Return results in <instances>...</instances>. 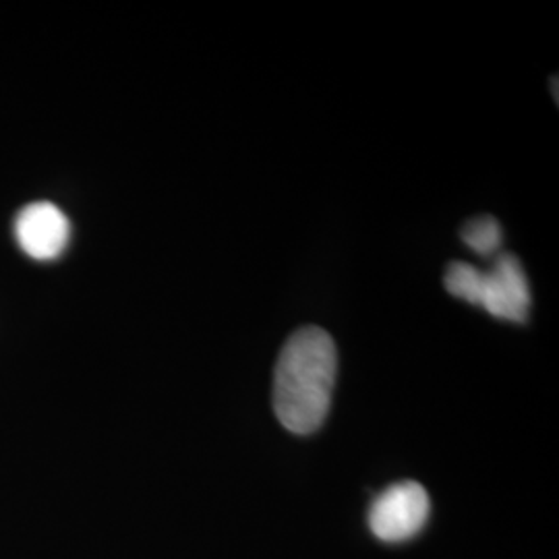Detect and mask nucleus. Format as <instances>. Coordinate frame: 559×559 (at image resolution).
I'll return each mask as SVG.
<instances>
[{
	"label": "nucleus",
	"instance_id": "1",
	"mask_svg": "<svg viewBox=\"0 0 559 559\" xmlns=\"http://www.w3.org/2000/svg\"><path fill=\"white\" fill-rule=\"evenodd\" d=\"M338 353L332 336L307 325L280 350L274 376V411L284 429L297 436L318 431L332 406Z\"/></svg>",
	"mask_w": 559,
	"mask_h": 559
},
{
	"label": "nucleus",
	"instance_id": "2",
	"mask_svg": "<svg viewBox=\"0 0 559 559\" xmlns=\"http://www.w3.org/2000/svg\"><path fill=\"white\" fill-rule=\"evenodd\" d=\"M443 282L452 297L477 305L498 320L514 323L528 320L533 307L531 284L519 258L510 253L498 255L487 272L471 263L454 261L448 265Z\"/></svg>",
	"mask_w": 559,
	"mask_h": 559
},
{
	"label": "nucleus",
	"instance_id": "3",
	"mask_svg": "<svg viewBox=\"0 0 559 559\" xmlns=\"http://www.w3.org/2000/svg\"><path fill=\"white\" fill-rule=\"evenodd\" d=\"M429 496L415 480H404L381 491L369 510L371 533L381 540L413 539L429 519Z\"/></svg>",
	"mask_w": 559,
	"mask_h": 559
},
{
	"label": "nucleus",
	"instance_id": "4",
	"mask_svg": "<svg viewBox=\"0 0 559 559\" xmlns=\"http://www.w3.org/2000/svg\"><path fill=\"white\" fill-rule=\"evenodd\" d=\"M15 237L29 258L57 260L69 245L71 224L57 205L38 201L21 210L15 221Z\"/></svg>",
	"mask_w": 559,
	"mask_h": 559
},
{
	"label": "nucleus",
	"instance_id": "5",
	"mask_svg": "<svg viewBox=\"0 0 559 559\" xmlns=\"http://www.w3.org/2000/svg\"><path fill=\"white\" fill-rule=\"evenodd\" d=\"M503 239L500 222L491 216H479L466 222L462 228V240L468 249H473L477 255H493L498 253Z\"/></svg>",
	"mask_w": 559,
	"mask_h": 559
}]
</instances>
